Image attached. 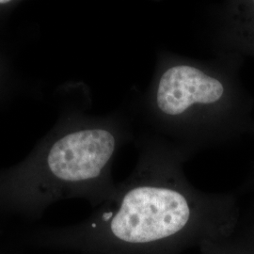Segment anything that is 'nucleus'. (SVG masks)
<instances>
[{
  "instance_id": "1",
  "label": "nucleus",
  "mask_w": 254,
  "mask_h": 254,
  "mask_svg": "<svg viewBox=\"0 0 254 254\" xmlns=\"http://www.w3.org/2000/svg\"><path fill=\"white\" fill-rule=\"evenodd\" d=\"M135 143L133 173L90 223L95 242L113 254H181L236 232V200L195 188L185 174L188 154L146 131Z\"/></svg>"
},
{
  "instance_id": "2",
  "label": "nucleus",
  "mask_w": 254,
  "mask_h": 254,
  "mask_svg": "<svg viewBox=\"0 0 254 254\" xmlns=\"http://www.w3.org/2000/svg\"><path fill=\"white\" fill-rule=\"evenodd\" d=\"M224 55L206 61L160 49L148 88L135 102L146 132L190 157L225 139L236 91Z\"/></svg>"
},
{
  "instance_id": "3",
  "label": "nucleus",
  "mask_w": 254,
  "mask_h": 254,
  "mask_svg": "<svg viewBox=\"0 0 254 254\" xmlns=\"http://www.w3.org/2000/svg\"><path fill=\"white\" fill-rule=\"evenodd\" d=\"M133 137L131 123L113 127H83L55 143L48 166L57 178L77 185L91 186L105 178L117 149Z\"/></svg>"
},
{
  "instance_id": "4",
  "label": "nucleus",
  "mask_w": 254,
  "mask_h": 254,
  "mask_svg": "<svg viewBox=\"0 0 254 254\" xmlns=\"http://www.w3.org/2000/svg\"><path fill=\"white\" fill-rule=\"evenodd\" d=\"M199 249L202 254H254V238L236 230L233 235L207 241Z\"/></svg>"
},
{
  "instance_id": "5",
  "label": "nucleus",
  "mask_w": 254,
  "mask_h": 254,
  "mask_svg": "<svg viewBox=\"0 0 254 254\" xmlns=\"http://www.w3.org/2000/svg\"><path fill=\"white\" fill-rule=\"evenodd\" d=\"M247 233H249L251 236H253L254 238V226L252 228L251 230H249V231H247Z\"/></svg>"
},
{
  "instance_id": "6",
  "label": "nucleus",
  "mask_w": 254,
  "mask_h": 254,
  "mask_svg": "<svg viewBox=\"0 0 254 254\" xmlns=\"http://www.w3.org/2000/svg\"><path fill=\"white\" fill-rule=\"evenodd\" d=\"M8 1H6V0H3V1H0V3H7Z\"/></svg>"
},
{
  "instance_id": "7",
  "label": "nucleus",
  "mask_w": 254,
  "mask_h": 254,
  "mask_svg": "<svg viewBox=\"0 0 254 254\" xmlns=\"http://www.w3.org/2000/svg\"><path fill=\"white\" fill-rule=\"evenodd\" d=\"M251 4H252V6H253V8L254 9V1H253V2H251Z\"/></svg>"
}]
</instances>
